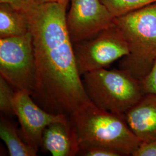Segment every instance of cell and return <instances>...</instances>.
I'll return each instance as SVG.
<instances>
[{"mask_svg": "<svg viewBox=\"0 0 156 156\" xmlns=\"http://www.w3.org/2000/svg\"><path fill=\"white\" fill-rule=\"evenodd\" d=\"M82 76L91 102L111 113L124 115L145 95L140 81L125 69L104 68Z\"/></svg>", "mask_w": 156, "mask_h": 156, "instance_id": "4", "label": "cell"}, {"mask_svg": "<svg viewBox=\"0 0 156 156\" xmlns=\"http://www.w3.org/2000/svg\"><path fill=\"white\" fill-rule=\"evenodd\" d=\"M69 0H34L36 4H42L46 3H68Z\"/></svg>", "mask_w": 156, "mask_h": 156, "instance_id": "19", "label": "cell"}, {"mask_svg": "<svg viewBox=\"0 0 156 156\" xmlns=\"http://www.w3.org/2000/svg\"><path fill=\"white\" fill-rule=\"evenodd\" d=\"M0 137L8 149L9 156H35L38 151L23 140L13 123L1 116Z\"/></svg>", "mask_w": 156, "mask_h": 156, "instance_id": "12", "label": "cell"}, {"mask_svg": "<svg viewBox=\"0 0 156 156\" xmlns=\"http://www.w3.org/2000/svg\"><path fill=\"white\" fill-rule=\"evenodd\" d=\"M127 42L129 55L120 59L119 68L140 82L156 60V3L114 18Z\"/></svg>", "mask_w": 156, "mask_h": 156, "instance_id": "3", "label": "cell"}, {"mask_svg": "<svg viewBox=\"0 0 156 156\" xmlns=\"http://www.w3.org/2000/svg\"><path fill=\"white\" fill-rule=\"evenodd\" d=\"M41 147L53 156L78 155L79 146L69 120L52 123L45 128Z\"/></svg>", "mask_w": 156, "mask_h": 156, "instance_id": "10", "label": "cell"}, {"mask_svg": "<svg viewBox=\"0 0 156 156\" xmlns=\"http://www.w3.org/2000/svg\"><path fill=\"white\" fill-rule=\"evenodd\" d=\"M131 156H156V140L147 143H140Z\"/></svg>", "mask_w": 156, "mask_h": 156, "instance_id": "17", "label": "cell"}, {"mask_svg": "<svg viewBox=\"0 0 156 156\" xmlns=\"http://www.w3.org/2000/svg\"><path fill=\"white\" fill-rule=\"evenodd\" d=\"M140 83L145 94H156V60L149 73Z\"/></svg>", "mask_w": 156, "mask_h": 156, "instance_id": "15", "label": "cell"}, {"mask_svg": "<svg viewBox=\"0 0 156 156\" xmlns=\"http://www.w3.org/2000/svg\"><path fill=\"white\" fill-rule=\"evenodd\" d=\"M76 136L79 150L104 147L131 156L140 142L127 124L124 115L106 111L91 102L68 116Z\"/></svg>", "mask_w": 156, "mask_h": 156, "instance_id": "2", "label": "cell"}, {"mask_svg": "<svg viewBox=\"0 0 156 156\" xmlns=\"http://www.w3.org/2000/svg\"><path fill=\"white\" fill-rule=\"evenodd\" d=\"M29 32L28 18L25 12L7 4L0 5V38L16 37Z\"/></svg>", "mask_w": 156, "mask_h": 156, "instance_id": "11", "label": "cell"}, {"mask_svg": "<svg viewBox=\"0 0 156 156\" xmlns=\"http://www.w3.org/2000/svg\"><path fill=\"white\" fill-rule=\"evenodd\" d=\"M124 117L140 143L156 140V94L144 95L125 113Z\"/></svg>", "mask_w": 156, "mask_h": 156, "instance_id": "9", "label": "cell"}, {"mask_svg": "<svg viewBox=\"0 0 156 156\" xmlns=\"http://www.w3.org/2000/svg\"><path fill=\"white\" fill-rule=\"evenodd\" d=\"M73 49L82 76L86 73L107 68L129 53L126 39L115 24L92 38L73 44Z\"/></svg>", "mask_w": 156, "mask_h": 156, "instance_id": "6", "label": "cell"}, {"mask_svg": "<svg viewBox=\"0 0 156 156\" xmlns=\"http://www.w3.org/2000/svg\"><path fill=\"white\" fill-rule=\"evenodd\" d=\"M114 17L156 3V0H100Z\"/></svg>", "mask_w": 156, "mask_h": 156, "instance_id": "13", "label": "cell"}, {"mask_svg": "<svg viewBox=\"0 0 156 156\" xmlns=\"http://www.w3.org/2000/svg\"><path fill=\"white\" fill-rule=\"evenodd\" d=\"M114 18L100 0H71L66 22L73 44L92 38L113 26Z\"/></svg>", "mask_w": 156, "mask_h": 156, "instance_id": "7", "label": "cell"}, {"mask_svg": "<svg viewBox=\"0 0 156 156\" xmlns=\"http://www.w3.org/2000/svg\"><path fill=\"white\" fill-rule=\"evenodd\" d=\"M78 155L83 156H123L117 151L104 147H89L80 149Z\"/></svg>", "mask_w": 156, "mask_h": 156, "instance_id": "16", "label": "cell"}, {"mask_svg": "<svg viewBox=\"0 0 156 156\" xmlns=\"http://www.w3.org/2000/svg\"><path fill=\"white\" fill-rule=\"evenodd\" d=\"M13 88L11 84L0 76V111L5 115H15L14 99L16 90Z\"/></svg>", "mask_w": 156, "mask_h": 156, "instance_id": "14", "label": "cell"}, {"mask_svg": "<svg viewBox=\"0 0 156 156\" xmlns=\"http://www.w3.org/2000/svg\"><path fill=\"white\" fill-rule=\"evenodd\" d=\"M14 111L20 124V133L23 140L38 151L45 128L52 123H66L69 120L66 115L45 111L29 93L20 90H15Z\"/></svg>", "mask_w": 156, "mask_h": 156, "instance_id": "8", "label": "cell"}, {"mask_svg": "<svg viewBox=\"0 0 156 156\" xmlns=\"http://www.w3.org/2000/svg\"><path fill=\"white\" fill-rule=\"evenodd\" d=\"M0 3L7 4L19 11L26 12L36 4L34 0H0Z\"/></svg>", "mask_w": 156, "mask_h": 156, "instance_id": "18", "label": "cell"}, {"mask_svg": "<svg viewBox=\"0 0 156 156\" xmlns=\"http://www.w3.org/2000/svg\"><path fill=\"white\" fill-rule=\"evenodd\" d=\"M67 5L35 4L25 13L36 65L31 97L45 111L69 116L91 101L78 71L67 27Z\"/></svg>", "mask_w": 156, "mask_h": 156, "instance_id": "1", "label": "cell"}, {"mask_svg": "<svg viewBox=\"0 0 156 156\" xmlns=\"http://www.w3.org/2000/svg\"><path fill=\"white\" fill-rule=\"evenodd\" d=\"M0 73L15 89L32 95L36 65L30 31L20 36L0 38Z\"/></svg>", "mask_w": 156, "mask_h": 156, "instance_id": "5", "label": "cell"}]
</instances>
